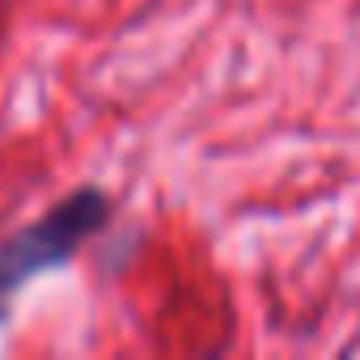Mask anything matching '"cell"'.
I'll list each match as a JSON object with an SVG mask.
<instances>
[{"label": "cell", "mask_w": 360, "mask_h": 360, "mask_svg": "<svg viewBox=\"0 0 360 360\" xmlns=\"http://www.w3.org/2000/svg\"><path fill=\"white\" fill-rule=\"evenodd\" d=\"M115 217V200L102 187H77L47 212L26 221L0 242V326L9 322L13 301L51 271H64Z\"/></svg>", "instance_id": "1"}]
</instances>
